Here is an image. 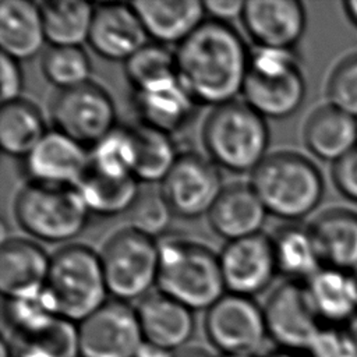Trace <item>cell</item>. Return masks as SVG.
<instances>
[{"label":"cell","mask_w":357,"mask_h":357,"mask_svg":"<svg viewBox=\"0 0 357 357\" xmlns=\"http://www.w3.org/2000/svg\"><path fill=\"white\" fill-rule=\"evenodd\" d=\"M131 128L135 142L134 177L148 184L162 183L180 156L172 135L141 123Z\"/></svg>","instance_id":"obj_32"},{"label":"cell","mask_w":357,"mask_h":357,"mask_svg":"<svg viewBox=\"0 0 357 357\" xmlns=\"http://www.w3.org/2000/svg\"><path fill=\"white\" fill-rule=\"evenodd\" d=\"M350 273H351L353 280H354V284H356V287H357V268H354L353 271H350Z\"/></svg>","instance_id":"obj_48"},{"label":"cell","mask_w":357,"mask_h":357,"mask_svg":"<svg viewBox=\"0 0 357 357\" xmlns=\"http://www.w3.org/2000/svg\"><path fill=\"white\" fill-rule=\"evenodd\" d=\"M49 114L54 130L86 149L95 146L117 127L113 99L92 81L57 91L50 100Z\"/></svg>","instance_id":"obj_9"},{"label":"cell","mask_w":357,"mask_h":357,"mask_svg":"<svg viewBox=\"0 0 357 357\" xmlns=\"http://www.w3.org/2000/svg\"><path fill=\"white\" fill-rule=\"evenodd\" d=\"M271 238L278 273L287 280L305 283L324 266L310 227L284 225Z\"/></svg>","instance_id":"obj_28"},{"label":"cell","mask_w":357,"mask_h":357,"mask_svg":"<svg viewBox=\"0 0 357 357\" xmlns=\"http://www.w3.org/2000/svg\"><path fill=\"white\" fill-rule=\"evenodd\" d=\"M176 357H212L206 350L199 347H187L176 353Z\"/></svg>","instance_id":"obj_44"},{"label":"cell","mask_w":357,"mask_h":357,"mask_svg":"<svg viewBox=\"0 0 357 357\" xmlns=\"http://www.w3.org/2000/svg\"><path fill=\"white\" fill-rule=\"evenodd\" d=\"M268 357H308L305 353H296V351H287V350H278Z\"/></svg>","instance_id":"obj_46"},{"label":"cell","mask_w":357,"mask_h":357,"mask_svg":"<svg viewBox=\"0 0 357 357\" xmlns=\"http://www.w3.org/2000/svg\"><path fill=\"white\" fill-rule=\"evenodd\" d=\"M89 213L100 216H116L127 213L139 194L135 177L114 178L96 173L91 167L77 184Z\"/></svg>","instance_id":"obj_31"},{"label":"cell","mask_w":357,"mask_h":357,"mask_svg":"<svg viewBox=\"0 0 357 357\" xmlns=\"http://www.w3.org/2000/svg\"><path fill=\"white\" fill-rule=\"evenodd\" d=\"M244 4L245 1L241 0H206L204 8L212 21L230 25L233 20H241Z\"/></svg>","instance_id":"obj_41"},{"label":"cell","mask_w":357,"mask_h":357,"mask_svg":"<svg viewBox=\"0 0 357 357\" xmlns=\"http://www.w3.org/2000/svg\"><path fill=\"white\" fill-rule=\"evenodd\" d=\"M39 4L28 0H3L0 3L1 53L15 60H29L46 43Z\"/></svg>","instance_id":"obj_26"},{"label":"cell","mask_w":357,"mask_h":357,"mask_svg":"<svg viewBox=\"0 0 357 357\" xmlns=\"http://www.w3.org/2000/svg\"><path fill=\"white\" fill-rule=\"evenodd\" d=\"M43 293L59 317L77 325L91 317L109 294L99 254L82 244L60 248L50 259Z\"/></svg>","instance_id":"obj_5"},{"label":"cell","mask_w":357,"mask_h":357,"mask_svg":"<svg viewBox=\"0 0 357 357\" xmlns=\"http://www.w3.org/2000/svg\"><path fill=\"white\" fill-rule=\"evenodd\" d=\"M208 158L222 169L252 173L265 159L269 128L258 112L245 102L233 100L212 109L202 126Z\"/></svg>","instance_id":"obj_4"},{"label":"cell","mask_w":357,"mask_h":357,"mask_svg":"<svg viewBox=\"0 0 357 357\" xmlns=\"http://www.w3.org/2000/svg\"><path fill=\"white\" fill-rule=\"evenodd\" d=\"M344 328H346L349 336L351 337L353 343H354L356 347H357V314L349 321V324H347Z\"/></svg>","instance_id":"obj_45"},{"label":"cell","mask_w":357,"mask_h":357,"mask_svg":"<svg viewBox=\"0 0 357 357\" xmlns=\"http://www.w3.org/2000/svg\"><path fill=\"white\" fill-rule=\"evenodd\" d=\"M225 188L219 167L206 156L180 153L176 165L160 183L173 213L183 219L208 215Z\"/></svg>","instance_id":"obj_13"},{"label":"cell","mask_w":357,"mask_h":357,"mask_svg":"<svg viewBox=\"0 0 357 357\" xmlns=\"http://www.w3.org/2000/svg\"><path fill=\"white\" fill-rule=\"evenodd\" d=\"M174 56L177 78L197 105L216 107L243 92L251 54L231 25L204 21Z\"/></svg>","instance_id":"obj_1"},{"label":"cell","mask_w":357,"mask_h":357,"mask_svg":"<svg viewBox=\"0 0 357 357\" xmlns=\"http://www.w3.org/2000/svg\"><path fill=\"white\" fill-rule=\"evenodd\" d=\"M124 74L132 92L177 78L176 56L167 46L146 43L124 63Z\"/></svg>","instance_id":"obj_34"},{"label":"cell","mask_w":357,"mask_h":357,"mask_svg":"<svg viewBox=\"0 0 357 357\" xmlns=\"http://www.w3.org/2000/svg\"><path fill=\"white\" fill-rule=\"evenodd\" d=\"M46 251L36 243L13 237L0 248V290L4 298H24L43 291L50 269Z\"/></svg>","instance_id":"obj_19"},{"label":"cell","mask_w":357,"mask_h":357,"mask_svg":"<svg viewBox=\"0 0 357 357\" xmlns=\"http://www.w3.org/2000/svg\"><path fill=\"white\" fill-rule=\"evenodd\" d=\"M89 211L77 187L28 183L14 201V218L33 238L64 243L86 226Z\"/></svg>","instance_id":"obj_7"},{"label":"cell","mask_w":357,"mask_h":357,"mask_svg":"<svg viewBox=\"0 0 357 357\" xmlns=\"http://www.w3.org/2000/svg\"><path fill=\"white\" fill-rule=\"evenodd\" d=\"M268 336L280 350L307 353L324 324L317 315L305 284L282 282L264 307Z\"/></svg>","instance_id":"obj_12"},{"label":"cell","mask_w":357,"mask_h":357,"mask_svg":"<svg viewBox=\"0 0 357 357\" xmlns=\"http://www.w3.org/2000/svg\"><path fill=\"white\" fill-rule=\"evenodd\" d=\"M135 311L144 340L149 343L176 353L192 337L194 311L159 290L141 298Z\"/></svg>","instance_id":"obj_20"},{"label":"cell","mask_w":357,"mask_h":357,"mask_svg":"<svg viewBox=\"0 0 357 357\" xmlns=\"http://www.w3.org/2000/svg\"><path fill=\"white\" fill-rule=\"evenodd\" d=\"M135 142L132 128L116 127L89 149V167L114 178L134 177Z\"/></svg>","instance_id":"obj_33"},{"label":"cell","mask_w":357,"mask_h":357,"mask_svg":"<svg viewBox=\"0 0 357 357\" xmlns=\"http://www.w3.org/2000/svg\"><path fill=\"white\" fill-rule=\"evenodd\" d=\"M142 342L135 308L119 300L78 324L79 357H135Z\"/></svg>","instance_id":"obj_14"},{"label":"cell","mask_w":357,"mask_h":357,"mask_svg":"<svg viewBox=\"0 0 357 357\" xmlns=\"http://www.w3.org/2000/svg\"><path fill=\"white\" fill-rule=\"evenodd\" d=\"M328 103L357 119V52L343 57L326 85Z\"/></svg>","instance_id":"obj_37"},{"label":"cell","mask_w":357,"mask_h":357,"mask_svg":"<svg viewBox=\"0 0 357 357\" xmlns=\"http://www.w3.org/2000/svg\"><path fill=\"white\" fill-rule=\"evenodd\" d=\"M131 6L148 38L163 46H178L205 21L204 1L198 0H142Z\"/></svg>","instance_id":"obj_22"},{"label":"cell","mask_w":357,"mask_h":357,"mask_svg":"<svg viewBox=\"0 0 357 357\" xmlns=\"http://www.w3.org/2000/svg\"><path fill=\"white\" fill-rule=\"evenodd\" d=\"M325 266L357 268V213L336 208L318 215L308 226Z\"/></svg>","instance_id":"obj_27"},{"label":"cell","mask_w":357,"mask_h":357,"mask_svg":"<svg viewBox=\"0 0 357 357\" xmlns=\"http://www.w3.org/2000/svg\"><path fill=\"white\" fill-rule=\"evenodd\" d=\"M268 211L248 183L225 185L208 219L212 230L227 241L245 238L261 233Z\"/></svg>","instance_id":"obj_21"},{"label":"cell","mask_w":357,"mask_h":357,"mask_svg":"<svg viewBox=\"0 0 357 357\" xmlns=\"http://www.w3.org/2000/svg\"><path fill=\"white\" fill-rule=\"evenodd\" d=\"M332 178L344 198L357 202V148L333 163Z\"/></svg>","instance_id":"obj_39"},{"label":"cell","mask_w":357,"mask_h":357,"mask_svg":"<svg viewBox=\"0 0 357 357\" xmlns=\"http://www.w3.org/2000/svg\"><path fill=\"white\" fill-rule=\"evenodd\" d=\"M250 184L268 213L289 222L315 211L325 190L318 167L305 156L290 151L268 153L251 173Z\"/></svg>","instance_id":"obj_3"},{"label":"cell","mask_w":357,"mask_h":357,"mask_svg":"<svg viewBox=\"0 0 357 357\" xmlns=\"http://www.w3.org/2000/svg\"><path fill=\"white\" fill-rule=\"evenodd\" d=\"M1 105L21 99L24 75L18 60L1 53Z\"/></svg>","instance_id":"obj_40"},{"label":"cell","mask_w":357,"mask_h":357,"mask_svg":"<svg viewBox=\"0 0 357 357\" xmlns=\"http://www.w3.org/2000/svg\"><path fill=\"white\" fill-rule=\"evenodd\" d=\"M243 26L257 49L294 50L307 26V14L297 0H248Z\"/></svg>","instance_id":"obj_16"},{"label":"cell","mask_w":357,"mask_h":357,"mask_svg":"<svg viewBox=\"0 0 357 357\" xmlns=\"http://www.w3.org/2000/svg\"><path fill=\"white\" fill-rule=\"evenodd\" d=\"M220 357H258L252 354H220Z\"/></svg>","instance_id":"obj_47"},{"label":"cell","mask_w":357,"mask_h":357,"mask_svg":"<svg viewBox=\"0 0 357 357\" xmlns=\"http://www.w3.org/2000/svg\"><path fill=\"white\" fill-rule=\"evenodd\" d=\"M46 132L45 119L33 103L18 99L1 105L0 145L8 156L25 159Z\"/></svg>","instance_id":"obj_29"},{"label":"cell","mask_w":357,"mask_h":357,"mask_svg":"<svg viewBox=\"0 0 357 357\" xmlns=\"http://www.w3.org/2000/svg\"><path fill=\"white\" fill-rule=\"evenodd\" d=\"M128 227H132L149 237L156 238L163 234L174 216L160 187L141 188L139 194L130 208Z\"/></svg>","instance_id":"obj_36"},{"label":"cell","mask_w":357,"mask_h":357,"mask_svg":"<svg viewBox=\"0 0 357 357\" xmlns=\"http://www.w3.org/2000/svg\"><path fill=\"white\" fill-rule=\"evenodd\" d=\"M135 357H176V353L144 340L138 347Z\"/></svg>","instance_id":"obj_42"},{"label":"cell","mask_w":357,"mask_h":357,"mask_svg":"<svg viewBox=\"0 0 357 357\" xmlns=\"http://www.w3.org/2000/svg\"><path fill=\"white\" fill-rule=\"evenodd\" d=\"M156 286L191 311L209 310L226 293L219 255L181 237L159 241Z\"/></svg>","instance_id":"obj_2"},{"label":"cell","mask_w":357,"mask_h":357,"mask_svg":"<svg viewBox=\"0 0 357 357\" xmlns=\"http://www.w3.org/2000/svg\"><path fill=\"white\" fill-rule=\"evenodd\" d=\"M244 102L265 119H286L304 102L307 82L294 50L257 49L243 85Z\"/></svg>","instance_id":"obj_6"},{"label":"cell","mask_w":357,"mask_h":357,"mask_svg":"<svg viewBox=\"0 0 357 357\" xmlns=\"http://www.w3.org/2000/svg\"><path fill=\"white\" fill-rule=\"evenodd\" d=\"M208 340L222 354L258 356L268 336L264 308L251 297L225 293L206 310Z\"/></svg>","instance_id":"obj_10"},{"label":"cell","mask_w":357,"mask_h":357,"mask_svg":"<svg viewBox=\"0 0 357 357\" xmlns=\"http://www.w3.org/2000/svg\"><path fill=\"white\" fill-rule=\"evenodd\" d=\"M303 139L314 156L336 163L357 148V119L328 103L307 119Z\"/></svg>","instance_id":"obj_24"},{"label":"cell","mask_w":357,"mask_h":357,"mask_svg":"<svg viewBox=\"0 0 357 357\" xmlns=\"http://www.w3.org/2000/svg\"><path fill=\"white\" fill-rule=\"evenodd\" d=\"M99 257L107 291L114 300H141L156 284L159 241L153 237L127 226L105 243Z\"/></svg>","instance_id":"obj_8"},{"label":"cell","mask_w":357,"mask_h":357,"mask_svg":"<svg viewBox=\"0 0 357 357\" xmlns=\"http://www.w3.org/2000/svg\"><path fill=\"white\" fill-rule=\"evenodd\" d=\"M11 357H79L78 325L47 308H32L3 324Z\"/></svg>","instance_id":"obj_11"},{"label":"cell","mask_w":357,"mask_h":357,"mask_svg":"<svg viewBox=\"0 0 357 357\" xmlns=\"http://www.w3.org/2000/svg\"><path fill=\"white\" fill-rule=\"evenodd\" d=\"M304 284L324 325L346 326L357 314V287L350 271L324 265Z\"/></svg>","instance_id":"obj_25"},{"label":"cell","mask_w":357,"mask_h":357,"mask_svg":"<svg viewBox=\"0 0 357 357\" xmlns=\"http://www.w3.org/2000/svg\"><path fill=\"white\" fill-rule=\"evenodd\" d=\"M50 46H79L88 42L95 7L79 0H49L39 4Z\"/></svg>","instance_id":"obj_30"},{"label":"cell","mask_w":357,"mask_h":357,"mask_svg":"<svg viewBox=\"0 0 357 357\" xmlns=\"http://www.w3.org/2000/svg\"><path fill=\"white\" fill-rule=\"evenodd\" d=\"M344 14L349 18V21L357 28V0H349L343 3Z\"/></svg>","instance_id":"obj_43"},{"label":"cell","mask_w":357,"mask_h":357,"mask_svg":"<svg viewBox=\"0 0 357 357\" xmlns=\"http://www.w3.org/2000/svg\"><path fill=\"white\" fill-rule=\"evenodd\" d=\"M40 66L45 78L57 91L91 82V61L79 46H49Z\"/></svg>","instance_id":"obj_35"},{"label":"cell","mask_w":357,"mask_h":357,"mask_svg":"<svg viewBox=\"0 0 357 357\" xmlns=\"http://www.w3.org/2000/svg\"><path fill=\"white\" fill-rule=\"evenodd\" d=\"M29 183L77 187L89 169V151L57 130L47 131L24 159Z\"/></svg>","instance_id":"obj_17"},{"label":"cell","mask_w":357,"mask_h":357,"mask_svg":"<svg viewBox=\"0 0 357 357\" xmlns=\"http://www.w3.org/2000/svg\"><path fill=\"white\" fill-rule=\"evenodd\" d=\"M132 93L134 109L141 124L170 135L190 123L197 107L178 78Z\"/></svg>","instance_id":"obj_23"},{"label":"cell","mask_w":357,"mask_h":357,"mask_svg":"<svg viewBox=\"0 0 357 357\" xmlns=\"http://www.w3.org/2000/svg\"><path fill=\"white\" fill-rule=\"evenodd\" d=\"M219 261L226 293L231 294L252 298L278 273L272 238L264 233L227 241Z\"/></svg>","instance_id":"obj_15"},{"label":"cell","mask_w":357,"mask_h":357,"mask_svg":"<svg viewBox=\"0 0 357 357\" xmlns=\"http://www.w3.org/2000/svg\"><path fill=\"white\" fill-rule=\"evenodd\" d=\"M146 39L131 3H103L95 7L88 43L102 59L126 63L148 43Z\"/></svg>","instance_id":"obj_18"},{"label":"cell","mask_w":357,"mask_h":357,"mask_svg":"<svg viewBox=\"0 0 357 357\" xmlns=\"http://www.w3.org/2000/svg\"><path fill=\"white\" fill-rule=\"evenodd\" d=\"M305 354L308 357H357V347L344 326L324 325Z\"/></svg>","instance_id":"obj_38"}]
</instances>
